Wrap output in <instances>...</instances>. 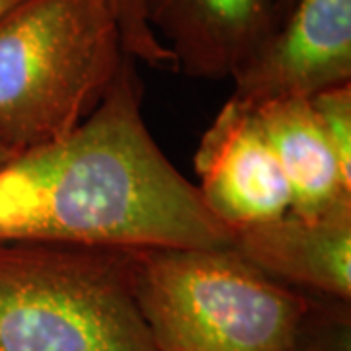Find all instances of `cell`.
I'll list each match as a JSON object with an SVG mask.
<instances>
[{"label":"cell","mask_w":351,"mask_h":351,"mask_svg":"<svg viewBox=\"0 0 351 351\" xmlns=\"http://www.w3.org/2000/svg\"><path fill=\"white\" fill-rule=\"evenodd\" d=\"M135 59L69 135L0 168V240L100 250L228 248L232 232L168 160L143 117Z\"/></svg>","instance_id":"obj_1"},{"label":"cell","mask_w":351,"mask_h":351,"mask_svg":"<svg viewBox=\"0 0 351 351\" xmlns=\"http://www.w3.org/2000/svg\"><path fill=\"white\" fill-rule=\"evenodd\" d=\"M108 0H20L0 14V141L18 152L69 135L119 71Z\"/></svg>","instance_id":"obj_2"},{"label":"cell","mask_w":351,"mask_h":351,"mask_svg":"<svg viewBox=\"0 0 351 351\" xmlns=\"http://www.w3.org/2000/svg\"><path fill=\"white\" fill-rule=\"evenodd\" d=\"M0 351H156L135 254L0 240Z\"/></svg>","instance_id":"obj_3"},{"label":"cell","mask_w":351,"mask_h":351,"mask_svg":"<svg viewBox=\"0 0 351 351\" xmlns=\"http://www.w3.org/2000/svg\"><path fill=\"white\" fill-rule=\"evenodd\" d=\"M135 254V297L156 351H289L306 295L237 252Z\"/></svg>","instance_id":"obj_4"},{"label":"cell","mask_w":351,"mask_h":351,"mask_svg":"<svg viewBox=\"0 0 351 351\" xmlns=\"http://www.w3.org/2000/svg\"><path fill=\"white\" fill-rule=\"evenodd\" d=\"M246 106L351 82V0H295L232 78Z\"/></svg>","instance_id":"obj_5"},{"label":"cell","mask_w":351,"mask_h":351,"mask_svg":"<svg viewBox=\"0 0 351 351\" xmlns=\"http://www.w3.org/2000/svg\"><path fill=\"white\" fill-rule=\"evenodd\" d=\"M195 172L205 207L232 234L291 211V191L250 106L228 98L203 133Z\"/></svg>","instance_id":"obj_6"},{"label":"cell","mask_w":351,"mask_h":351,"mask_svg":"<svg viewBox=\"0 0 351 351\" xmlns=\"http://www.w3.org/2000/svg\"><path fill=\"white\" fill-rule=\"evenodd\" d=\"M277 0H145L151 29L176 71L203 80L234 78L276 27Z\"/></svg>","instance_id":"obj_7"},{"label":"cell","mask_w":351,"mask_h":351,"mask_svg":"<svg viewBox=\"0 0 351 351\" xmlns=\"http://www.w3.org/2000/svg\"><path fill=\"white\" fill-rule=\"evenodd\" d=\"M230 248L281 285L351 301V199L239 230Z\"/></svg>","instance_id":"obj_8"},{"label":"cell","mask_w":351,"mask_h":351,"mask_svg":"<svg viewBox=\"0 0 351 351\" xmlns=\"http://www.w3.org/2000/svg\"><path fill=\"white\" fill-rule=\"evenodd\" d=\"M291 191V211L318 215L351 199V180L324 137L308 98L250 106Z\"/></svg>","instance_id":"obj_9"},{"label":"cell","mask_w":351,"mask_h":351,"mask_svg":"<svg viewBox=\"0 0 351 351\" xmlns=\"http://www.w3.org/2000/svg\"><path fill=\"white\" fill-rule=\"evenodd\" d=\"M289 351H351V301L304 293Z\"/></svg>","instance_id":"obj_10"},{"label":"cell","mask_w":351,"mask_h":351,"mask_svg":"<svg viewBox=\"0 0 351 351\" xmlns=\"http://www.w3.org/2000/svg\"><path fill=\"white\" fill-rule=\"evenodd\" d=\"M108 4L119 25L123 51L131 59L143 61L154 69L176 71L172 53L164 47L149 25L145 0H108Z\"/></svg>","instance_id":"obj_11"},{"label":"cell","mask_w":351,"mask_h":351,"mask_svg":"<svg viewBox=\"0 0 351 351\" xmlns=\"http://www.w3.org/2000/svg\"><path fill=\"white\" fill-rule=\"evenodd\" d=\"M308 100L341 172L351 180V82L326 88Z\"/></svg>","instance_id":"obj_12"},{"label":"cell","mask_w":351,"mask_h":351,"mask_svg":"<svg viewBox=\"0 0 351 351\" xmlns=\"http://www.w3.org/2000/svg\"><path fill=\"white\" fill-rule=\"evenodd\" d=\"M16 154H18L16 149H12L10 145H6L4 141H0V168L8 162V160H12Z\"/></svg>","instance_id":"obj_13"},{"label":"cell","mask_w":351,"mask_h":351,"mask_svg":"<svg viewBox=\"0 0 351 351\" xmlns=\"http://www.w3.org/2000/svg\"><path fill=\"white\" fill-rule=\"evenodd\" d=\"M295 0H277V6H276V24L279 22V18L283 16V14L287 12L289 8H291V4H293Z\"/></svg>","instance_id":"obj_14"},{"label":"cell","mask_w":351,"mask_h":351,"mask_svg":"<svg viewBox=\"0 0 351 351\" xmlns=\"http://www.w3.org/2000/svg\"><path fill=\"white\" fill-rule=\"evenodd\" d=\"M16 2H20V0H0V14H4L8 8H12Z\"/></svg>","instance_id":"obj_15"}]
</instances>
